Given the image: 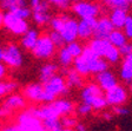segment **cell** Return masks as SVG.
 I'll return each mask as SVG.
<instances>
[{
    "label": "cell",
    "mask_w": 132,
    "mask_h": 131,
    "mask_svg": "<svg viewBox=\"0 0 132 131\" xmlns=\"http://www.w3.org/2000/svg\"><path fill=\"white\" fill-rule=\"evenodd\" d=\"M27 110L39 119L45 120L51 118H60L61 116L72 113L74 111V104L69 99H55L40 107H28Z\"/></svg>",
    "instance_id": "6da1fadb"
},
{
    "label": "cell",
    "mask_w": 132,
    "mask_h": 131,
    "mask_svg": "<svg viewBox=\"0 0 132 131\" xmlns=\"http://www.w3.org/2000/svg\"><path fill=\"white\" fill-rule=\"evenodd\" d=\"M80 98L84 103L90 104L93 110H103L109 105L106 97L103 95V89L97 83H88L84 85L80 91Z\"/></svg>",
    "instance_id": "7a4b0ae2"
},
{
    "label": "cell",
    "mask_w": 132,
    "mask_h": 131,
    "mask_svg": "<svg viewBox=\"0 0 132 131\" xmlns=\"http://www.w3.org/2000/svg\"><path fill=\"white\" fill-rule=\"evenodd\" d=\"M44 84L45 92L47 95V102H53L57 99L58 96L65 95L69 91V85L66 83V79L63 76L55 74L52 78H50L48 80H46Z\"/></svg>",
    "instance_id": "3957f363"
},
{
    "label": "cell",
    "mask_w": 132,
    "mask_h": 131,
    "mask_svg": "<svg viewBox=\"0 0 132 131\" xmlns=\"http://www.w3.org/2000/svg\"><path fill=\"white\" fill-rule=\"evenodd\" d=\"M55 44L52 41V39L50 38L48 34H43L39 37L38 41H37L36 46L33 47L32 55L37 59H50L51 57H53L55 53Z\"/></svg>",
    "instance_id": "277c9868"
},
{
    "label": "cell",
    "mask_w": 132,
    "mask_h": 131,
    "mask_svg": "<svg viewBox=\"0 0 132 131\" xmlns=\"http://www.w3.org/2000/svg\"><path fill=\"white\" fill-rule=\"evenodd\" d=\"M16 124L19 131H46L43 120L32 115L28 110H25L16 117Z\"/></svg>",
    "instance_id": "5b68a950"
},
{
    "label": "cell",
    "mask_w": 132,
    "mask_h": 131,
    "mask_svg": "<svg viewBox=\"0 0 132 131\" xmlns=\"http://www.w3.org/2000/svg\"><path fill=\"white\" fill-rule=\"evenodd\" d=\"M81 56L86 60V63H87L90 74H98L109 68L107 60L105 58H102V57H99L98 55H96L91 50L90 46L84 47V52H82Z\"/></svg>",
    "instance_id": "8992f818"
},
{
    "label": "cell",
    "mask_w": 132,
    "mask_h": 131,
    "mask_svg": "<svg viewBox=\"0 0 132 131\" xmlns=\"http://www.w3.org/2000/svg\"><path fill=\"white\" fill-rule=\"evenodd\" d=\"M4 26L10 33L14 36H22L28 30V22L21 19L13 12H7L4 16Z\"/></svg>",
    "instance_id": "52a82bcc"
},
{
    "label": "cell",
    "mask_w": 132,
    "mask_h": 131,
    "mask_svg": "<svg viewBox=\"0 0 132 131\" xmlns=\"http://www.w3.org/2000/svg\"><path fill=\"white\" fill-rule=\"evenodd\" d=\"M3 61L11 68H19L24 63V56L16 44H7L4 47Z\"/></svg>",
    "instance_id": "ba28073f"
},
{
    "label": "cell",
    "mask_w": 132,
    "mask_h": 131,
    "mask_svg": "<svg viewBox=\"0 0 132 131\" xmlns=\"http://www.w3.org/2000/svg\"><path fill=\"white\" fill-rule=\"evenodd\" d=\"M72 11L76 16H78L80 19H86V18H97V16L100 12V7L97 4L92 1H78L72 5Z\"/></svg>",
    "instance_id": "9c48e42d"
},
{
    "label": "cell",
    "mask_w": 132,
    "mask_h": 131,
    "mask_svg": "<svg viewBox=\"0 0 132 131\" xmlns=\"http://www.w3.org/2000/svg\"><path fill=\"white\" fill-rule=\"evenodd\" d=\"M22 95L32 103H48L43 83H31L24 89Z\"/></svg>",
    "instance_id": "30bf717a"
},
{
    "label": "cell",
    "mask_w": 132,
    "mask_h": 131,
    "mask_svg": "<svg viewBox=\"0 0 132 131\" xmlns=\"http://www.w3.org/2000/svg\"><path fill=\"white\" fill-rule=\"evenodd\" d=\"M78 22L79 21H77V20L74 19V18H72V17L65 16L63 26H61L59 32H60V34L63 36L66 44L76 41V39L79 38V37H78Z\"/></svg>",
    "instance_id": "8fae6325"
},
{
    "label": "cell",
    "mask_w": 132,
    "mask_h": 131,
    "mask_svg": "<svg viewBox=\"0 0 132 131\" xmlns=\"http://www.w3.org/2000/svg\"><path fill=\"white\" fill-rule=\"evenodd\" d=\"M105 97H106V101H107V103H109V105L117 106V105H123V104L127 101L129 95H127V91L125 87L117 84L116 86H113L112 89L106 91Z\"/></svg>",
    "instance_id": "7c38bea8"
},
{
    "label": "cell",
    "mask_w": 132,
    "mask_h": 131,
    "mask_svg": "<svg viewBox=\"0 0 132 131\" xmlns=\"http://www.w3.org/2000/svg\"><path fill=\"white\" fill-rule=\"evenodd\" d=\"M32 18L33 21L37 25H46L51 21V14H50V3L47 0H43L38 6L32 8Z\"/></svg>",
    "instance_id": "4fadbf2b"
},
{
    "label": "cell",
    "mask_w": 132,
    "mask_h": 131,
    "mask_svg": "<svg viewBox=\"0 0 132 131\" xmlns=\"http://www.w3.org/2000/svg\"><path fill=\"white\" fill-rule=\"evenodd\" d=\"M97 22H98L97 18L80 19L78 22V37L80 39H90L91 37H93Z\"/></svg>",
    "instance_id": "5bb4252c"
},
{
    "label": "cell",
    "mask_w": 132,
    "mask_h": 131,
    "mask_svg": "<svg viewBox=\"0 0 132 131\" xmlns=\"http://www.w3.org/2000/svg\"><path fill=\"white\" fill-rule=\"evenodd\" d=\"M116 30L114 25L112 24L110 17H102L98 19L96 26V31H94V38H100V39H107L110 37V34Z\"/></svg>",
    "instance_id": "9a60e30c"
},
{
    "label": "cell",
    "mask_w": 132,
    "mask_h": 131,
    "mask_svg": "<svg viewBox=\"0 0 132 131\" xmlns=\"http://www.w3.org/2000/svg\"><path fill=\"white\" fill-rule=\"evenodd\" d=\"M96 83L102 87L103 91H105V92L118 84L114 73H112V72L109 71V70H105V71L96 74Z\"/></svg>",
    "instance_id": "2e32d148"
},
{
    "label": "cell",
    "mask_w": 132,
    "mask_h": 131,
    "mask_svg": "<svg viewBox=\"0 0 132 131\" xmlns=\"http://www.w3.org/2000/svg\"><path fill=\"white\" fill-rule=\"evenodd\" d=\"M88 46L91 47V50L98 55L99 57L105 58L107 51L110 50V47L112 46V44L110 43L109 39H100V38H94L90 41Z\"/></svg>",
    "instance_id": "e0dca14e"
},
{
    "label": "cell",
    "mask_w": 132,
    "mask_h": 131,
    "mask_svg": "<svg viewBox=\"0 0 132 131\" xmlns=\"http://www.w3.org/2000/svg\"><path fill=\"white\" fill-rule=\"evenodd\" d=\"M64 73H65V79L66 83L69 85V87H76V89H79V87L84 86V78L81 74L78 71H76L74 68H64Z\"/></svg>",
    "instance_id": "ac0fdd59"
},
{
    "label": "cell",
    "mask_w": 132,
    "mask_h": 131,
    "mask_svg": "<svg viewBox=\"0 0 132 131\" xmlns=\"http://www.w3.org/2000/svg\"><path fill=\"white\" fill-rule=\"evenodd\" d=\"M39 32L36 28H28L26 32L22 34L20 44L25 50H28V51H32L33 47L36 46L37 41L39 39Z\"/></svg>",
    "instance_id": "d6986e66"
},
{
    "label": "cell",
    "mask_w": 132,
    "mask_h": 131,
    "mask_svg": "<svg viewBox=\"0 0 132 131\" xmlns=\"http://www.w3.org/2000/svg\"><path fill=\"white\" fill-rule=\"evenodd\" d=\"M4 105H6L12 111L24 109L26 106V98L24 95H20V93H12L5 99Z\"/></svg>",
    "instance_id": "ffe728a7"
},
{
    "label": "cell",
    "mask_w": 132,
    "mask_h": 131,
    "mask_svg": "<svg viewBox=\"0 0 132 131\" xmlns=\"http://www.w3.org/2000/svg\"><path fill=\"white\" fill-rule=\"evenodd\" d=\"M126 11L127 10H125V8H113L112 10V12L110 14V19L112 21V24L114 25L116 28L121 30L124 27L127 17H129Z\"/></svg>",
    "instance_id": "44dd1931"
},
{
    "label": "cell",
    "mask_w": 132,
    "mask_h": 131,
    "mask_svg": "<svg viewBox=\"0 0 132 131\" xmlns=\"http://www.w3.org/2000/svg\"><path fill=\"white\" fill-rule=\"evenodd\" d=\"M59 70L57 64L54 63H46L41 66L40 71H39V78H40L41 83H45L46 80H48L50 78H52L53 76H55Z\"/></svg>",
    "instance_id": "7402d4cb"
},
{
    "label": "cell",
    "mask_w": 132,
    "mask_h": 131,
    "mask_svg": "<svg viewBox=\"0 0 132 131\" xmlns=\"http://www.w3.org/2000/svg\"><path fill=\"white\" fill-rule=\"evenodd\" d=\"M107 39L110 40V43L112 44L113 46L118 47V49L123 46L124 44L127 43L126 34L124 33V31H120V30H118V28H116V30L110 34V37H109Z\"/></svg>",
    "instance_id": "603a6c76"
},
{
    "label": "cell",
    "mask_w": 132,
    "mask_h": 131,
    "mask_svg": "<svg viewBox=\"0 0 132 131\" xmlns=\"http://www.w3.org/2000/svg\"><path fill=\"white\" fill-rule=\"evenodd\" d=\"M58 60L63 67H69L70 65H73L74 58L72 57V55L70 53V51L67 50L66 46L60 47L59 52H58Z\"/></svg>",
    "instance_id": "cb8c5ba5"
},
{
    "label": "cell",
    "mask_w": 132,
    "mask_h": 131,
    "mask_svg": "<svg viewBox=\"0 0 132 131\" xmlns=\"http://www.w3.org/2000/svg\"><path fill=\"white\" fill-rule=\"evenodd\" d=\"M20 6H26L25 0H0V7L7 12H11Z\"/></svg>",
    "instance_id": "d4e9b609"
},
{
    "label": "cell",
    "mask_w": 132,
    "mask_h": 131,
    "mask_svg": "<svg viewBox=\"0 0 132 131\" xmlns=\"http://www.w3.org/2000/svg\"><path fill=\"white\" fill-rule=\"evenodd\" d=\"M46 131H60L64 128L61 124V120L59 118H51V119H45L43 120Z\"/></svg>",
    "instance_id": "484cf974"
},
{
    "label": "cell",
    "mask_w": 132,
    "mask_h": 131,
    "mask_svg": "<svg viewBox=\"0 0 132 131\" xmlns=\"http://www.w3.org/2000/svg\"><path fill=\"white\" fill-rule=\"evenodd\" d=\"M119 74H120L121 80H124L125 83H129V84L132 83V65L131 64L123 61Z\"/></svg>",
    "instance_id": "4316f807"
},
{
    "label": "cell",
    "mask_w": 132,
    "mask_h": 131,
    "mask_svg": "<svg viewBox=\"0 0 132 131\" xmlns=\"http://www.w3.org/2000/svg\"><path fill=\"white\" fill-rule=\"evenodd\" d=\"M16 89H18V84L13 80H8V82L0 80V97L5 95H10Z\"/></svg>",
    "instance_id": "83f0119b"
},
{
    "label": "cell",
    "mask_w": 132,
    "mask_h": 131,
    "mask_svg": "<svg viewBox=\"0 0 132 131\" xmlns=\"http://www.w3.org/2000/svg\"><path fill=\"white\" fill-rule=\"evenodd\" d=\"M67 50L70 51V53L72 55V57L76 59V58L80 57L82 55V52H84V46H82L80 43L78 41H72V43H69L66 45Z\"/></svg>",
    "instance_id": "f1b7e54d"
},
{
    "label": "cell",
    "mask_w": 132,
    "mask_h": 131,
    "mask_svg": "<svg viewBox=\"0 0 132 131\" xmlns=\"http://www.w3.org/2000/svg\"><path fill=\"white\" fill-rule=\"evenodd\" d=\"M102 1L111 8H125V10H127L130 6L129 0H102Z\"/></svg>",
    "instance_id": "f546056e"
},
{
    "label": "cell",
    "mask_w": 132,
    "mask_h": 131,
    "mask_svg": "<svg viewBox=\"0 0 132 131\" xmlns=\"http://www.w3.org/2000/svg\"><path fill=\"white\" fill-rule=\"evenodd\" d=\"M13 12L15 16H18L19 18H21V19H28L31 16H32V10H30V8L27 7V6H20V7L15 8V10H13Z\"/></svg>",
    "instance_id": "4dcf8cb0"
},
{
    "label": "cell",
    "mask_w": 132,
    "mask_h": 131,
    "mask_svg": "<svg viewBox=\"0 0 132 131\" xmlns=\"http://www.w3.org/2000/svg\"><path fill=\"white\" fill-rule=\"evenodd\" d=\"M48 36H50V38L52 39L53 43L55 44V46L57 47H63L64 44H66L65 40H64V38H63V36H61L60 32H58V31L52 30L48 33Z\"/></svg>",
    "instance_id": "1f68e13d"
},
{
    "label": "cell",
    "mask_w": 132,
    "mask_h": 131,
    "mask_svg": "<svg viewBox=\"0 0 132 131\" xmlns=\"http://www.w3.org/2000/svg\"><path fill=\"white\" fill-rule=\"evenodd\" d=\"M77 113L79 116H87V115H90L91 112H92V110H93V107L91 106L90 104H87V103H84V102H81V103L79 104L77 106Z\"/></svg>",
    "instance_id": "d6a6232c"
},
{
    "label": "cell",
    "mask_w": 132,
    "mask_h": 131,
    "mask_svg": "<svg viewBox=\"0 0 132 131\" xmlns=\"http://www.w3.org/2000/svg\"><path fill=\"white\" fill-rule=\"evenodd\" d=\"M50 5L54 6V7L59 8V10H67L71 5L72 0H47Z\"/></svg>",
    "instance_id": "836d02e7"
},
{
    "label": "cell",
    "mask_w": 132,
    "mask_h": 131,
    "mask_svg": "<svg viewBox=\"0 0 132 131\" xmlns=\"http://www.w3.org/2000/svg\"><path fill=\"white\" fill-rule=\"evenodd\" d=\"M61 124H63L64 128H74V126L77 125V119L74 117H71V116H64V117H61Z\"/></svg>",
    "instance_id": "e575fe53"
},
{
    "label": "cell",
    "mask_w": 132,
    "mask_h": 131,
    "mask_svg": "<svg viewBox=\"0 0 132 131\" xmlns=\"http://www.w3.org/2000/svg\"><path fill=\"white\" fill-rule=\"evenodd\" d=\"M123 31L126 34L127 39H132V17L131 16L127 17L126 22H125V25L123 27Z\"/></svg>",
    "instance_id": "d590c367"
},
{
    "label": "cell",
    "mask_w": 132,
    "mask_h": 131,
    "mask_svg": "<svg viewBox=\"0 0 132 131\" xmlns=\"http://www.w3.org/2000/svg\"><path fill=\"white\" fill-rule=\"evenodd\" d=\"M119 51H120L121 57H127L129 55L132 53V43L124 44L121 47H119Z\"/></svg>",
    "instance_id": "8d00e7d4"
},
{
    "label": "cell",
    "mask_w": 132,
    "mask_h": 131,
    "mask_svg": "<svg viewBox=\"0 0 132 131\" xmlns=\"http://www.w3.org/2000/svg\"><path fill=\"white\" fill-rule=\"evenodd\" d=\"M113 112L118 116H126L129 115L130 110L127 107L123 106V105H117V106H113Z\"/></svg>",
    "instance_id": "74e56055"
},
{
    "label": "cell",
    "mask_w": 132,
    "mask_h": 131,
    "mask_svg": "<svg viewBox=\"0 0 132 131\" xmlns=\"http://www.w3.org/2000/svg\"><path fill=\"white\" fill-rule=\"evenodd\" d=\"M12 113V110L8 109L6 105H1L0 106V118H5V117H8V116Z\"/></svg>",
    "instance_id": "f35d334b"
},
{
    "label": "cell",
    "mask_w": 132,
    "mask_h": 131,
    "mask_svg": "<svg viewBox=\"0 0 132 131\" xmlns=\"http://www.w3.org/2000/svg\"><path fill=\"white\" fill-rule=\"evenodd\" d=\"M7 73V67H6V64L4 61H0V80H3L6 77Z\"/></svg>",
    "instance_id": "ab89813d"
},
{
    "label": "cell",
    "mask_w": 132,
    "mask_h": 131,
    "mask_svg": "<svg viewBox=\"0 0 132 131\" xmlns=\"http://www.w3.org/2000/svg\"><path fill=\"white\" fill-rule=\"evenodd\" d=\"M0 131H19V128H18V124H10V125L4 126Z\"/></svg>",
    "instance_id": "60d3db41"
},
{
    "label": "cell",
    "mask_w": 132,
    "mask_h": 131,
    "mask_svg": "<svg viewBox=\"0 0 132 131\" xmlns=\"http://www.w3.org/2000/svg\"><path fill=\"white\" fill-rule=\"evenodd\" d=\"M74 130L76 131H86V128L82 123H77V125L74 126Z\"/></svg>",
    "instance_id": "b9f144b4"
},
{
    "label": "cell",
    "mask_w": 132,
    "mask_h": 131,
    "mask_svg": "<svg viewBox=\"0 0 132 131\" xmlns=\"http://www.w3.org/2000/svg\"><path fill=\"white\" fill-rule=\"evenodd\" d=\"M43 0H30V6H31V8H33V7H36V6H38L39 4L41 3Z\"/></svg>",
    "instance_id": "7bdbcfd3"
},
{
    "label": "cell",
    "mask_w": 132,
    "mask_h": 131,
    "mask_svg": "<svg viewBox=\"0 0 132 131\" xmlns=\"http://www.w3.org/2000/svg\"><path fill=\"white\" fill-rule=\"evenodd\" d=\"M124 61H125V63H129V64H131V65H132V53H131V55H129L127 57H124Z\"/></svg>",
    "instance_id": "ee69618b"
},
{
    "label": "cell",
    "mask_w": 132,
    "mask_h": 131,
    "mask_svg": "<svg viewBox=\"0 0 132 131\" xmlns=\"http://www.w3.org/2000/svg\"><path fill=\"white\" fill-rule=\"evenodd\" d=\"M4 16H5V14H3V12L0 11V26L4 25Z\"/></svg>",
    "instance_id": "f6af8a7d"
},
{
    "label": "cell",
    "mask_w": 132,
    "mask_h": 131,
    "mask_svg": "<svg viewBox=\"0 0 132 131\" xmlns=\"http://www.w3.org/2000/svg\"><path fill=\"white\" fill-rule=\"evenodd\" d=\"M3 57H4V47L0 46V61H3Z\"/></svg>",
    "instance_id": "bcb514c9"
},
{
    "label": "cell",
    "mask_w": 132,
    "mask_h": 131,
    "mask_svg": "<svg viewBox=\"0 0 132 131\" xmlns=\"http://www.w3.org/2000/svg\"><path fill=\"white\" fill-rule=\"evenodd\" d=\"M103 117L105 118V119H111V113H109V112H106V113H104V115H103Z\"/></svg>",
    "instance_id": "7dc6e473"
},
{
    "label": "cell",
    "mask_w": 132,
    "mask_h": 131,
    "mask_svg": "<svg viewBox=\"0 0 132 131\" xmlns=\"http://www.w3.org/2000/svg\"><path fill=\"white\" fill-rule=\"evenodd\" d=\"M130 90H131V92H132V83H130Z\"/></svg>",
    "instance_id": "c3c4849f"
},
{
    "label": "cell",
    "mask_w": 132,
    "mask_h": 131,
    "mask_svg": "<svg viewBox=\"0 0 132 131\" xmlns=\"http://www.w3.org/2000/svg\"><path fill=\"white\" fill-rule=\"evenodd\" d=\"M72 1H74V3H78V1H81V0H72Z\"/></svg>",
    "instance_id": "681fc988"
},
{
    "label": "cell",
    "mask_w": 132,
    "mask_h": 131,
    "mask_svg": "<svg viewBox=\"0 0 132 131\" xmlns=\"http://www.w3.org/2000/svg\"><path fill=\"white\" fill-rule=\"evenodd\" d=\"M129 1H130V4H132V0H129Z\"/></svg>",
    "instance_id": "f907efd6"
}]
</instances>
